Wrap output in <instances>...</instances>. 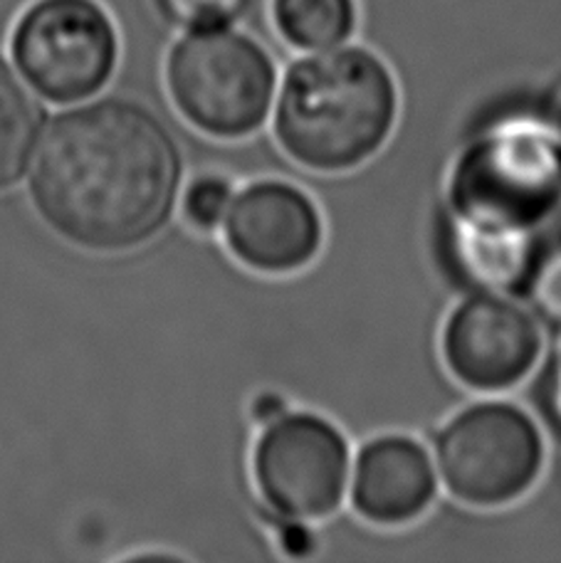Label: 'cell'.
<instances>
[{"label": "cell", "mask_w": 561, "mask_h": 563, "mask_svg": "<svg viewBox=\"0 0 561 563\" xmlns=\"http://www.w3.org/2000/svg\"><path fill=\"white\" fill-rule=\"evenodd\" d=\"M184 174L182 144L154 109L129 97H92L45 124L28 196L65 243L127 253L172 223Z\"/></svg>", "instance_id": "obj_1"}, {"label": "cell", "mask_w": 561, "mask_h": 563, "mask_svg": "<svg viewBox=\"0 0 561 563\" xmlns=\"http://www.w3.org/2000/svg\"><path fill=\"white\" fill-rule=\"evenodd\" d=\"M404 92L391 65L366 45L305 53L279 77L270 129L289 164L342 176L384 154Z\"/></svg>", "instance_id": "obj_2"}, {"label": "cell", "mask_w": 561, "mask_h": 563, "mask_svg": "<svg viewBox=\"0 0 561 563\" xmlns=\"http://www.w3.org/2000/svg\"><path fill=\"white\" fill-rule=\"evenodd\" d=\"M561 208V141L535 107L468 134L443 176V218L477 233L537 235Z\"/></svg>", "instance_id": "obj_3"}, {"label": "cell", "mask_w": 561, "mask_h": 563, "mask_svg": "<svg viewBox=\"0 0 561 563\" xmlns=\"http://www.w3.org/2000/svg\"><path fill=\"white\" fill-rule=\"evenodd\" d=\"M440 489L468 509L495 511L532 495L547 467V432L532 410L483 396L430 435Z\"/></svg>", "instance_id": "obj_4"}, {"label": "cell", "mask_w": 561, "mask_h": 563, "mask_svg": "<svg viewBox=\"0 0 561 563\" xmlns=\"http://www.w3.org/2000/svg\"><path fill=\"white\" fill-rule=\"evenodd\" d=\"M174 107L200 134L240 141L270 124L279 69L257 37L233 27L188 30L166 57Z\"/></svg>", "instance_id": "obj_5"}, {"label": "cell", "mask_w": 561, "mask_h": 563, "mask_svg": "<svg viewBox=\"0 0 561 563\" xmlns=\"http://www.w3.org/2000/svg\"><path fill=\"white\" fill-rule=\"evenodd\" d=\"M354 448L319 408L293 406L255 430L248 472L260 515L324 525L346 505Z\"/></svg>", "instance_id": "obj_6"}, {"label": "cell", "mask_w": 561, "mask_h": 563, "mask_svg": "<svg viewBox=\"0 0 561 563\" xmlns=\"http://www.w3.org/2000/svg\"><path fill=\"white\" fill-rule=\"evenodd\" d=\"M10 63L45 102H87L114 77L117 25L97 0H35L10 35Z\"/></svg>", "instance_id": "obj_7"}, {"label": "cell", "mask_w": 561, "mask_h": 563, "mask_svg": "<svg viewBox=\"0 0 561 563\" xmlns=\"http://www.w3.org/2000/svg\"><path fill=\"white\" fill-rule=\"evenodd\" d=\"M438 354L450 380L468 394H513L547 356L544 321L509 291H463L446 311Z\"/></svg>", "instance_id": "obj_8"}, {"label": "cell", "mask_w": 561, "mask_h": 563, "mask_svg": "<svg viewBox=\"0 0 561 563\" xmlns=\"http://www.w3.org/2000/svg\"><path fill=\"white\" fill-rule=\"evenodd\" d=\"M220 233L228 253L250 273L293 277L322 257L327 220L309 190L270 176L235 190Z\"/></svg>", "instance_id": "obj_9"}, {"label": "cell", "mask_w": 561, "mask_h": 563, "mask_svg": "<svg viewBox=\"0 0 561 563\" xmlns=\"http://www.w3.org/2000/svg\"><path fill=\"white\" fill-rule=\"evenodd\" d=\"M440 495L428 442L406 430H381L354 450L346 507L376 529H400L424 519Z\"/></svg>", "instance_id": "obj_10"}, {"label": "cell", "mask_w": 561, "mask_h": 563, "mask_svg": "<svg viewBox=\"0 0 561 563\" xmlns=\"http://www.w3.org/2000/svg\"><path fill=\"white\" fill-rule=\"evenodd\" d=\"M537 235L477 233L443 218L448 273L463 291H509L519 297L532 265Z\"/></svg>", "instance_id": "obj_11"}, {"label": "cell", "mask_w": 561, "mask_h": 563, "mask_svg": "<svg viewBox=\"0 0 561 563\" xmlns=\"http://www.w3.org/2000/svg\"><path fill=\"white\" fill-rule=\"evenodd\" d=\"M45 124L43 102L13 63L0 55V190L18 186L28 176Z\"/></svg>", "instance_id": "obj_12"}, {"label": "cell", "mask_w": 561, "mask_h": 563, "mask_svg": "<svg viewBox=\"0 0 561 563\" xmlns=\"http://www.w3.org/2000/svg\"><path fill=\"white\" fill-rule=\"evenodd\" d=\"M275 33L297 53L344 45L359 27V0H270Z\"/></svg>", "instance_id": "obj_13"}, {"label": "cell", "mask_w": 561, "mask_h": 563, "mask_svg": "<svg viewBox=\"0 0 561 563\" xmlns=\"http://www.w3.org/2000/svg\"><path fill=\"white\" fill-rule=\"evenodd\" d=\"M519 297L537 311L544 327L561 329V228L549 225L539 233Z\"/></svg>", "instance_id": "obj_14"}, {"label": "cell", "mask_w": 561, "mask_h": 563, "mask_svg": "<svg viewBox=\"0 0 561 563\" xmlns=\"http://www.w3.org/2000/svg\"><path fill=\"white\" fill-rule=\"evenodd\" d=\"M235 184L223 174H200L188 180L178 198L184 223L196 233H218L235 198Z\"/></svg>", "instance_id": "obj_15"}, {"label": "cell", "mask_w": 561, "mask_h": 563, "mask_svg": "<svg viewBox=\"0 0 561 563\" xmlns=\"http://www.w3.org/2000/svg\"><path fill=\"white\" fill-rule=\"evenodd\" d=\"M154 3L164 20L188 33V30L233 27L250 13L255 0H154Z\"/></svg>", "instance_id": "obj_16"}, {"label": "cell", "mask_w": 561, "mask_h": 563, "mask_svg": "<svg viewBox=\"0 0 561 563\" xmlns=\"http://www.w3.org/2000/svg\"><path fill=\"white\" fill-rule=\"evenodd\" d=\"M260 521H263L270 544L279 559L309 561L322 554L324 541L319 534V525L275 515H260Z\"/></svg>", "instance_id": "obj_17"}, {"label": "cell", "mask_w": 561, "mask_h": 563, "mask_svg": "<svg viewBox=\"0 0 561 563\" xmlns=\"http://www.w3.org/2000/svg\"><path fill=\"white\" fill-rule=\"evenodd\" d=\"M532 378L539 386V396H537L539 413L544 416L549 428H552L557 435H561V341L552 358H549V364L542 361Z\"/></svg>", "instance_id": "obj_18"}, {"label": "cell", "mask_w": 561, "mask_h": 563, "mask_svg": "<svg viewBox=\"0 0 561 563\" xmlns=\"http://www.w3.org/2000/svg\"><path fill=\"white\" fill-rule=\"evenodd\" d=\"M293 406H295V400L287 396L285 388L265 386V388H257L255 394L248 398L245 418L250 426L260 430V428L270 426L273 420H277L279 416H285Z\"/></svg>", "instance_id": "obj_19"}, {"label": "cell", "mask_w": 561, "mask_h": 563, "mask_svg": "<svg viewBox=\"0 0 561 563\" xmlns=\"http://www.w3.org/2000/svg\"><path fill=\"white\" fill-rule=\"evenodd\" d=\"M535 112L561 141V73L554 75L552 82L542 89V95H539L535 104Z\"/></svg>", "instance_id": "obj_20"}, {"label": "cell", "mask_w": 561, "mask_h": 563, "mask_svg": "<svg viewBox=\"0 0 561 563\" xmlns=\"http://www.w3.org/2000/svg\"><path fill=\"white\" fill-rule=\"evenodd\" d=\"M552 225H554V228H561V208H559V213H557V218L552 220Z\"/></svg>", "instance_id": "obj_21"}]
</instances>
